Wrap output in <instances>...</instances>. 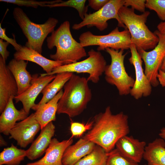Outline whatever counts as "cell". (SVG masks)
<instances>
[{
  "label": "cell",
  "instance_id": "21",
  "mask_svg": "<svg viewBox=\"0 0 165 165\" xmlns=\"http://www.w3.org/2000/svg\"><path fill=\"white\" fill-rule=\"evenodd\" d=\"M63 92L61 90L49 101L40 105L36 104L32 109L35 111V117L40 125L41 130L49 123L56 120L58 102Z\"/></svg>",
  "mask_w": 165,
  "mask_h": 165
},
{
  "label": "cell",
  "instance_id": "12",
  "mask_svg": "<svg viewBox=\"0 0 165 165\" xmlns=\"http://www.w3.org/2000/svg\"><path fill=\"white\" fill-rule=\"evenodd\" d=\"M40 130V125L35 119L34 113H32L25 119L16 123L10 131L9 139H13L18 145L25 148L32 142Z\"/></svg>",
  "mask_w": 165,
  "mask_h": 165
},
{
  "label": "cell",
  "instance_id": "25",
  "mask_svg": "<svg viewBox=\"0 0 165 165\" xmlns=\"http://www.w3.org/2000/svg\"><path fill=\"white\" fill-rule=\"evenodd\" d=\"M25 157L26 150L18 148L12 144L0 153V165H19Z\"/></svg>",
  "mask_w": 165,
  "mask_h": 165
},
{
  "label": "cell",
  "instance_id": "1",
  "mask_svg": "<svg viewBox=\"0 0 165 165\" xmlns=\"http://www.w3.org/2000/svg\"><path fill=\"white\" fill-rule=\"evenodd\" d=\"M91 128L83 138L101 147L107 153L113 149L117 141L130 133L128 116L123 112L113 114L110 106L95 115Z\"/></svg>",
  "mask_w": 165,
  "mask_h": 165
},
{
  "label": "cell",
  "instance_id": "13",
  "mask_svg": "<svg viewBox=\"0 0 165 165\" xmlns=\"http://www.w3.org/2000/svg\"><path fill=\"white\" fill-rule=\"evenodd\" d=\"M56 75L42 76L38 74L32 75L30 86L24 92L14 97L16 103L21 102L23 108L28 115L31 109L36 105L35 101L44 87L55 77Z\"/></svg>",
  "mask_w": 165,
  "mask_h": 165
},
{
  "label": "cell",
  "instance_id": "35",
  "mask_svg": "<svg viewBox=\"0 0 165 165\" xmlns=\"http://www.w3.org/2000/svg\"><path fill=\"white\" fill-rule=\"evenodd\" d=\"M9 44L8 42L4 41L2 39H0V56L5 63L9 55V52L7 50V47Z\"/></svg>",
  "mask_w": 165,
  "mask_h": 165
},
{
  "label": "cell",
  "instance_id": "37",
  "mask_svg": "<svg viewBox=\"0 0 165 165\" xmlns=\"http://www.w3.org/2000/svg\"><path fill=\"white\" fill-rule=\"evenodd\" d=\"M157 28L160 33L165 34V20L160 23L157 26Z\"/></svg>",
  "mask_w": 165,
  "mask_h": 165
},
{
  "label": "cell",
  "instance_id": "41",
  "mask_svg": "<svg viewBox=\"0 0 165 165\" xmlns=\"http://www.w3.org/2000/svg\"><path fill=\"white\" fill-rule=\"evenodd\" d=\"M146 165V164H145V165Z\"/></svg>",
  "mask_w": 165,
  "mask_h": 165
},
{
  "label": "cell",
  "instance_id": "34",
  "mask_svg": "<svg viewBox=\"0 0 165 165\" xmlns=\"http://www.w3.org/2000/svg\"><path fill=\"white\" fill-rule=\"evenodd\" d=\"M109 0H89L88 6L97 11L99 10L105 5Z\"/></svg>",
  "mask_w": 165,
  "mask_h": 165
},
{
  "label": "cell",
  "instance_id": "4",
  "mask_svg": "<svg viewBox=\"0 0 165 165\" xmlns=\"http://www.w3.org/2000/svg\"><path fill=\"white\" fill-rule=\"evenodd\" d=\"M150 12L146 11L140 15L136 14L134 9L124 6L118 12L122 23L129 31L132 43L138 51L154 49L159 42L158 36L152 32L145 23Z\"/></svg>",
  "mask_w": 165,
  "mask_h": 165
},
{
  "label": "cell",
  "instance_id": "26",
  "mask_svg": "<svg viewBox=\"0 0 165 165\" xmlns=\"http://www.w3.org/2000/svg\"><path fill=\"white\" fill-rule=\"evenodd\" d=\"M107 153L101 146L96 145L93 149L74 165H105Z\"/></svg>",
  "mask_w": 165,
  "mask_h": 165
},
{
  "label": "cell",
  "instance_id": "20",
  "mask_svg": "<svg viewBox=\"0 0 165 165\" xmlns=\"http://www.w3.org/2000/svg\"><path fill=\"white\" fill-rule=\"evenodd\" d=\"M96 145L84 138L68 146L64 153L63 165H74L83 157L90 153Z\"/></svg>",
  "mask_w": 165,
  "mask_h": 165
},
{
  "label": "cell",
  "instance_id": "36",
  "mask_svg": "<svg viewBox=\"0 0 165 165\" xmlns=\"http://www.w3.org/2000/svg\"><path fill=\"white\" fill-rule=\"evenodd\" d=\"M157 78L160 84L163 87H165V73L159 70Z\"/></svg>",
  "mask_w": 165,
  "mask_h": 165
},
{
  "label": "cell",
  "instance_id": "16",
  "mask_svg": "<svg viewBox=\"0 0 165 165\" xmlns=\"http://www.w3.org/2000/svg\"><path fill=\"white\" fill-rule=\"evenodd\" d=\"M146 143L134 138L132 136L126 135L121 138L116 142V149L124 156L135 163H140L143 157Z\"/></svg>",
  "mask_w": 165,
  "mask_h": 165
},
{
  "label": "cell",
  "instance_id": "29",
  "mask_svg": "<svg viewBox=\"0 0 165 165\" xmlns=\"http://www.w3.org/2000/svg\"><path fill=\"white\" fill-rule=\"evenodd\" d=\"M62 1L56 0L50 1H38L33 0H0L1 2H5L17 5L20 6L31 7L37 8L38 6L44 7L46 5H52L59 3Z\"/></svg>",
  "mask_w": 165,
  "mask_h": 165
},
{
  "label": "cell",
  "instance_id": "9",
  "mask_svg": "<svg viewBox=\"0 0 165 165\" xmlns=\"http://www.w3.org/2000/svg\"><path fill=\"white\" fill-rule=\"evenodd\" d=\"M124 0H109L99 10L92 13H86L82 21L74 24L72 28L78 30L85 26L88 28L95 26L102 31L107 28L108 21L114 19L117 21L118 26L127 29L118 15L119 11L124 6Z\"/></svg>",
  "mask_w": 165,
  "mask_h": 165
},
{
  "label": "cell",
  "instance_id": "17",
  "mask_svg": "<svg viewBox=\"0 0 165 165\" xmlns=\"http://www.w3.org/2000/svg\"><path fill=\"white\" fill-rule=\"evenodd\" d=\"M55 129V126L51 122L41 130L38 136L26 150V157L28 159L35 160L45 153L54 135Z\"/></svg>",
  "mask_w": 165,
  "mask_h": 165
},
{
  "label": "cell",
  "instance_id": "32",
  "mask_svg": "<svg viewBox=\"0 0 165 165\" xmlns=\"http://www.w3.org/2000/svg\"><path fill=\"white\" fill-rule=\"evenodd\" d=\"M146 1L145 0H124L123 6H131L132 9L143 13L145 11Z\"/></svg>",
  "mask_w": 165,
  "mask_h": 165
},
{
  "label": "cell",
  "instance_id": "7",
  "mask_svg": "<svg viewBox=\"0 0 165 165\" xmlns=\"http://www.w3.org/2000/svg\"><path fill=\"white\" fill-rule=\"evenodd\" d=\"M88 53L89 57L83 61L57 67L51 72L41 74L40 75H50L63 72L87 73L89 75L87 78L88 81L97 83L104 72L107 65L106 61L99 51L91 49Z\"/></svg>",
  "mask_w": 165,
  "mask_h": 165
},
{
  "label": "cell",
  "instance_id": "28",
  "mask_svg": "<svg viewBox=\"0 0 165 165\" xmlns=\"http://www.w3.org/2000/svg\"><path fill=\"white\" fill-rule=\"evenodd\" d=\"M105 165H139L123 155L116 149L107 153V158Z\"/></svg>",
  "mask_w": 165,
  "mask_h": 165
},
{
  "label": "cell",
  "instance_id": "14",
  "mask_svg": "<svg viewBox=\"0 0 165 165\" xmlns=\"http://www.w3.org/2000/svg\"><path fill=\"white\" fill-rule=\"evenodd\" d=\"M18 95L16 83L6 63L0 56V113L6 106L10 98Z\"/></svg>",
  "mask_w": 165,
  "mask_h": 165
},
{
  "label": "cell",
  "instance_id": "10",
  "mask_svg": "<svg viewBox=\"0 0 165 165\" xmlns=\"http://www.w3.org/2000/svg\"><path fill=\"white\" fill-rule=\"evenodd\" d=\"M154 33L159 39L156 46L149 51L140 50L138 52L144 62L145 74L152 86L156 87L159 84L157 76L165 57V34L161 33L157 30Z\"/></svg>",
  "mask_w": 165,
  "mask_h": 165
},
{
  "label": "cell",
  "instance_id": "15",
  "mask_svg": "<svg viewBox=\"0 0 165 165\" xmlns=\"http://www.w3.org/2000/svg\"><path fill=\"white\" fill-rule=\"evenodd\" d=\"M73 141L72 137L61 141L56 138H52L44 156L38 160L26 165H63L62 159L64 152L72 144Z\"/></svg>",
  "mask_w": 165,
  "mask_h": 165
},
{
  "label": "cell",
  "instance_id": "6",
  "mask_svg": "<svg viewBox=\"0 0 165 165\" xmlns=\"http://www.w3.org/2000/svg\"><path fill=\"white\" fill-rule=\"evenodd\" d=\"M105 50L111 57L110 64L107 65L104 71L105 79L109 84L116 86L119 95L130 94L135 80L126 71L124 60L127 53L123 54L124 50H115L107 48Z\"/></svg>",
  "mask_w": 165,
  "mask_h": 165
},
{
  "label": "cell",
  "instance_id": "3",
  "mask_svg": "<svg viewBox=\"0 0 165 165\" xmlns=\"http://www.w3.org/2000/svg\"><path fill=\"white\" fill-rule=\"evenodd\" d=\"M47 46L50 49L56 48L54 54L50 57L53 60L63 61L65 64L77 62L86 56L85 50L79 42L73 38L70 29V23L66 20L51 33L46 39Z\"/></svg>",
  "mask_w": 165,
  "mask_h": 165
},
{
  "label": "cell",
  "instance_id": "22",
  "mask_svg": "<svg viewBox=\"0 0 165 165\" xmlns=\"http://www.w3.org/2000/svg\"><path fill=\"white\" fill-rule=\"evenodd\" d=\"M28 64V61L13 58L7 65L16 83L18 95L24 92L31 85L32 77L26 69Z\"/></svg>",
  "mask_w": 165,
  "mask_h": 165
},
{
  "label": "cell",
  "instance_id": "5",
  "mask_svg": "<svg viewBox=\"0 0 165 165\" xmlns=\"http://www.w3.org/2000/svg\"><path fill=\"white\" fill-rule=\"evenodd\" d=\"M14 18L27 39L25 46L41 54L44 41L49 34L54 31L58 21L50 17L44 23L38 24L31 21L24 11L19 7L14 8Z\"/></svg>",
  "mask_w": 165,
  "mask_h": 165
},
{
  "label": "cell",
  "instance_id": "30",
  "mask_svg": "<svg viewBox=\"0 0 165 165\" xmlns=\"http://www.w3.org/2000/svg\"><path fill=\"white\" fill-rule=\"evenodd\" d=\"M145 6L155 11L162 21L165 20V0H146Z\"/></svg>",
  "mask_w": 165,
  "mask_h": 165
},
{
  "label": "cell",
  "instance_id": "2",
  "mask_svg": "<svg viewBox=\"0 0 165 165\" xmlns=\"http://www.w3.org/2000/svg\"><path fill=\"white\" fill-rule=\"evenodd\" d=\"M88 81L85 77L73 74L64 86L58 102L57 114H65L73 118L86 109L92 97Z\"/></svg>",
  "mask_w": 165,
  "mask_h": 165
},
{
  "label": "cell",
  "instance_id": "18",
  "mask_svg": "<svg viewBox=\"0 0 165 165\" xmlns=\"http://www.w3.org/2000/svg\"><path fill=\"white\" fill-rule=\"evenodd\" d=\"M14 58L35 63L40 66L47 74L51 72L55 68L65 65L63 61L48 59L31 48L22 46L14 53Z\"/></svg>",
  "mask_w": 165,
  "mask_h": 165
},
{
  "label": "cell",
  "instance_id": "33",
  "mask_svg": "<svg viewBox=\"0 0 165 165\" xmlns=\"http://www.w3.org/2000/svg\"><path fill=\"white\" fill-rule=\"evenodd\" d=\"M6 29L2 28L1 26V23L0 24V38L4 40L11 44L14 47L16 51L19 50L22 46L18 44L15 38H12L8 37L6 35Z\"/></svg>",
  "mask_w": 165,
  "mask_h": 165
},
{
  "label": "cell",
  "instance_id": "11",
  "mask_svg": "<svg viewBox=\"0 0 165 165\" xmlns=\"http://www.w3.org/2000/svg\"><path fill=\"white\" fill-rule=\"evenodd\" d=\"M131 56L129 60L134 68L135 79L130 94L138 100L148 96L152 92V85L146 75L142 66V60L135 46L132 44L130 48Z\"/></svg>",
  "mask_w": 165,
  "mask_h": 165
},
{
  "label": "cell",
  "instance_id": "23",
  "mask_svg": "<svg viewBox=\"0 0 165 165\" xmlns=\"http://www.w3.org/2000/svg\"><path fill=\"white\" fill-rule=\"evenodd\" d=\"M143 158L147 165H165V142L157 138L146 146Z\"/></svg>",
  "mask_w": 165,
  "mask_h": 165
},
{
  "label": "cell",
  "instance_id": "19",
  "mask_svg": "<svg viewBox=\"0 0 165 165\" xmlns=\"http://www.w3.org/2000/svg\"><path fill=\"white\" fill-rule=\"evenodd\" d=\"M14 99L13 96L11 97L0 116V132L6 135H9L17 121L23 120L28 117V115L23 108L18 110L16 108Z\"/></svg>",
  "mask_w": 165,
  "mask_h": 165
},
{
  "label": "cell",
  "instance_id": "24",
  "mask_svg": "<svg viewBox=\"0 0 165 165\" xmlns=\"http://www.w3.org/2000/svg\"><path fill=\"white\" fill-rule=\"evenodd\" d=\"M73 73L63 72L56 74L55 78L42 90V97L37 105H40L45 104L53 98L64 87Z\"/></svg>",
  "mask_w": 165,
  "mask_h": 165
},
{
  "label": "cell",
  "instance_id": "31",
  "mask_svg": "<svg viewBox=\"0 0 165 165\" xmlns=\"http://www.w3.org/2000/svg\"><path fill=\"white\" fill-rule=\"evenodd\" d=\"M93 121L88 122L86 124L78 122H72L71 123L70 131L72 137H80L87 130H90L93 125Z\"/></svg>",
  "mask_w": 165,
  "mask_h": 165
},
{
  "label": "cell",
  "instance_id": "39",
  "mask_svg": "<svg viewBox=\"0 0 165 165\" xmlns=\"http://www.w3.org/2000/svg\"><path fill=\"white\" fill-rule=\"evenodd\" d=\"M7 143L6 142L5 140L2 136L0 135V145L1 147H3L6 146Z\"/></svg>",
  "mask_w": 165,
  "mask_h": 165
},
{
  "label": "cell",
  "instance_id": "38",
  "mask_svg": "<svg viewBox=\"0 0 165 165\" xmlns=\"http://www.w3.org/2000/svg\"><path fill=\"white\" fill-rule=\"evenodd\" d=\"M159 135L161 138L165 140V127H163L160 130Z\"/></svg>",
  "mask_w": 165,
  "mask_h": 165
},
{
  "label": "cell",
  "instance_id": "27",
  "mask_svg": "<svg viewBox=\"0 0 165 165\" xmlns=\"http://www.w3.org/2000/svg\"><path fill=\"white\" fill-rule=\"evenodd\" d=\"M86 0H69L52 5H46L44 7L53 8L59 7H69L75 9L78 12L79 16L83 20L87 13L88 6H85Z\"/></svg>",
  "mask_w": 165,
  "mask_h": 165
},
{
  "label": "cell",
  "instance_id": "40",
  "mask_svg": "<svg viewBox=\"0 0 165 165\" xmlns=\"http://www.w3.org/2000/svg\"><path fill=\"white\" fill-rule=\"evenodd\" d=\"M160 70L165 73V57L164 58Z\"/></svg>",
  "mask_w": 165,
  "mask_h": 165
},
{
  "label": "cell",
  "instance_id": "8",
  "mask_svg": "<svg viewBox=\"0 0 165 165\" xmlns=\"http://www.w3.org/2000/svg\"><path fill=\"white\" fill-rule=\"evenodd\" d=\"M79 39L83 47L97 46L98 51L105 50L107 48L115 50H127L132 44L129 30L126 29L120 31L118 27L105 35H96L87 31L81 34Z\"/></svg>",
  "mask_w": 165,
  "mask_h": 165
}]
</instances>
